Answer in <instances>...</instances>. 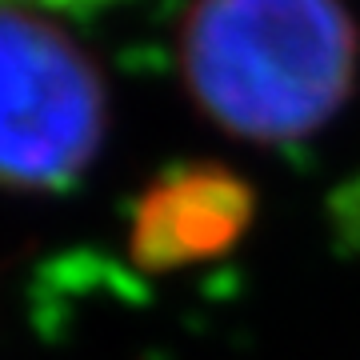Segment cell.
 <instances>
[{
  "label": "cell",
  "instance_id": "277c9868",
  "mask_svg": "<svg viewBox=\"0 0 360 360\" xmlns=\"http://www.w3.org/2000/svg\"><path fill=\"white\" fill-rule=\"evenodd\" d=\"M25 4H44V8H65V13H89V8H101V4H112V0H25Z\"/></svg>",
  "mask_w": 360,
  "mask_h": 360
},
{
  "label": "cell",
  "instance_id": "7a4b0ae2",
  "mask_svg": "<svg viewBox=\"0 0 360 360\" xmlns=\"http://www.w3.org/2000/svg\"><path fill=\"white\" fill-rule=\"evenodd\" d=\"M108 92L72 37L0 4V188L56 193L96 160Z\"/></svg>",
  "mask_w": 360,
  "mask_h": 360
},
{
  "label": "cell",
  "instance_id": "3957f363",
  "mask_svg": "<svg viewBox=\"0 0 360 360\" xmlns=\"http://www.w3.org/2000/svg\"><path fill=\"white\" fill-rule=\"evenodd\" d=\"M252 220V188L224 165H176L144 188L129 248L148 272H172L224 257Z\"/></svg>",
  "mask_w": 360,
  "mask_h": 360
},
{
  "label": "cell",
  "instance_id": "6da1fadb",
  "mask_svg": "<svg viewBox=\"0 0 360 360\" xmlns=\"http://www.w3.org/2000/svg\"><path fill=\"white\" fill-rule=\"evenodd\" d=\"M356 60V25L340 0H196L180 28L196 108L257 144L324 129L352 92Z\"/></svg>",
  "mask_w": 360,
  "mask_h": 360
}]
</instances>
